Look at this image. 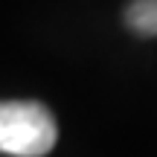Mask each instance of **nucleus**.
<instances>
[{"label": "nucleus", "instance_id": "nucleus-1", "mask_svg": "<svg viewBox=\"0 0 157 157\" xmlns=\"http://www.w3.org/2000/svg\"><path fill=\"white\" fill-rule=\"evenodd\" d=\"M58 140L50 108L29 99L0 102V151L12 157H44Z\"/></svg>", "mask_w": 157, "mask_h": 157}, {"label": "nucleus", "instance_id": "nucleus-2", "mask_svg": "<svg viewBox=\"0 0 157 157\" xmlns=\"http://www.w3.org/2000/svg\"><path fill=\"white\" fill-rule=\"evenodd\" d=\"M122 21L131 32L143 35V38H154L157 35V0H131L122 12Z\"/></svg>", "mask_w": 157, "mask_h": 157}]
</instances>
